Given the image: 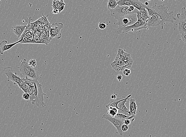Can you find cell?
Segmentation results:
<instances>
[{
  "instance_id": "cell-24",
  "label": "cell",
  "mask_w": 186,
  "mask_h": 137,
  "mask_svg": "<svg viewBox=\"0 0 186 137\" xmlns=\"http://www.w3.org/2000/svg\"><path fill=\"white\" fill-rule=\"evenodd\" d=\"M132 0H120L117 1L118 6L120 7L122 6H132Z\"/></svg>"
},
{
  "instance_id": "cell-30",
  "label": "cell",
  "mask_w": 186,
  "mask_h": 137,
  "mask_svg": "<svg viewBox=\"0 0 186 137\" xmlns=\"http://www.w3.org/2000/svg\"><path fill=\"white\" fill-rule=\"evenodd\" d=\"M99 28L101 30L105 29L107 27L106 24L104 22H101L99 23L98 25Z\"/></svg>"
},
{
  "instance_id": "cell-35",
  "label": "cell",
  "mask_w": 186,
  "mask_h": 137,
  "mask_svg": "<svg viewBox=\"0 0 186 137\" xmlns=\"http://www.w3.org/2000/svg\"><path fill=\"white\" fill-rule=\"evenodd\" d=\"M52 12L54 14H58L60 13V12L58 8H53Z\"/></svg>"
},
{
  "instance_id": "cell-9",
  "label": "cell",
  "mask_w": 186,
  "mask_h": 137,
  "mask_svg": "<svg viewBox=\"0 0 186 137\" xmlns=\"http://www.w3.org/2000/svg\"><path fill=\"white\" fill-rule=\"evenodd\" d=\"M128 6H117L114 9H109L111 13V16L113 17H122L127 15L132 14L129 12Z\"/></svg>"
},
{
  "instance_id": "cell-11",
  "label": "cell",
  "mask_w": 186,
  "mask_h": 137,
  "mask_svg": "<svg viewBox=\"0 0 186 137\" xmlns=\"http://www.w3.org/2000/svg\"><path fill=\"white\" fill-rule=\"evenodd\" d=\"M22 41L21 40H20L19 41H17L14 43L11 44H7L8 41L5 40L3 41L0 43V54L1 55H3L5 51H8L10 50L15 45H17L19 43H21Z\"/></svg>"
},
{
  "instance_id": "cell-17",
  "label": "cell",
  "mask_w": 186,
  "mask_h": 137,
  "mask_svg": "<svg viewBox=\"0 0 186 137\" xmlns=\"http://www.w3.org/2000/svg\"><path fill=\"white\" fill-rule=\"evenodd\" d=\"M178 28L181 36L185 35L186 34V21L179 20L178 22Z\"/></svg>"
},
{
  "instance_id": "cell-32",
  "label": "cell",
  "mask_w": 186,
  "mask_h": 137,
  "mask_svg": "<svg viewBox=\"0 0 186 137\" xmlns=\"http://www.w3.org/2000/svg\"><path fill=\"white\" fill-rule=\"evenodd\" d=\"M129 127L128 126L126 125L125 124H123L121 127V130L123 132H126L127 131L129 130Z\"/></svg>"
},
{
  "instance_id": "cell-20",
  "label": "cell",
  "mask_w": 186,
  "mask_h": 137,
  "mask_svg": "<svg viewBox=\"0 0 186 137\" xmlns=\"http://www.w3.org/2000/svg\"><path fill=\"white\" fill-rule=\"evenodd\" d=\"M139 12L140 13L141 17L143 20L146 21L149 18L148 11L145 8H142L140 11H139Z\"/></svg>"
},
{
  "instance_id": "cell-31",
  "label": "cell",
  "mask_w": 186,
  "mask_h": 137,
  "mask_svg": "<svg viewBox=\"0 0 186 137\" xmlns=\"http://www.w3.org/2000/svg\"><path fill=\"white\" fill-rule=\"evenodd\" d=\"M123 75H125V76H128L130 75L131 74V70L130 69L126 68L124 69L123 71Z\"/></svg>"
},
{
  "instance_id": "cell-33",
  "label": "cell",
  "mask_w": 186,
  "mask_h": 137,
  "mask_svg": "<svg viewBox=\"0 0 186 137\" xmlns=\"http://www.w3.org/2000/svg\"><path fill=\"white\" fill-rule=\"evenodd\" d=\"M23 98L25 100H29L30 98V95L28 93H25L23 95Z\"/></svg>"
},
{
  "instance_id": "cell-2",
  "label": "cell",
  "mask_w": 186,
  "mask_h": 137,
  "mask_svg": "<svg viewBox=\"0 0 186 137\" xmlns=\"http://www.w3.org/2000/svg\"><path fill=\"white\" fill-rule=\"evenodd\" d=\"M115 18L117 20L115 24L119 27L115 31L117 34H120L123 29L132 26L138 21L137 14L127 15L122 17H116Z\"/></svg>"
},
{
  "instance_id": "cell-19",
  "label": "cell",
  "mask_w": 186,
  "mask_h": 137,
  "mask_svg": "<svg viewBox=\"0 0 186 137\" xmlns=\"http://www.w3.org/2000/svg\"><path fill=\"white\" fill-rule=\"evenodd\" d=\"M132 6L135 8L138 11H140L142 8H145V5L138 0H132Z\"/></svg>"
},
{
  "instance_id": "cell-1",
  "label": "cell",
  "mask_w": 186,
  "mask_h": 137,
  "mask_svg": "<svg viewBox=\"0 0 186 137\" xmlns=\"http://www.w3.org/2000/svg\"><path fill=\"white\" fill-rule=\"evenodd\" d=\"M145 8L148 11L149 15L151 16L157 15L161 20L160 26L162 29H164L165 23L166 22L173 23L176 19L174 16V12L173 11L168 12V8L167 6L161 5L153 6H146Z\"/></svg>"
},
{
  "instance_id": "cell-13",
  "label": "cell",
  "mask_w": 186,
  "mask_h": 137,
  "mask_svg": "<svg viewBox=\"0 0 186 137\" xmlns=\"http://www.w3.org/2000/svg\"><path fill=\"white\" fill-rule=\"evenodd\" d=\"M27 27L26 25H16L13 26L11 28V31L17 36L18 38H20L23 34L24 32Z\"/></svg>"
},
{
  "instance_id": "cell-18",
  "label": "cell",
  "mask_w": 186,
  "mask_h": 137,
  "mask_svg": "<svg viewBox=\"0 0 186 137\" xmlns=\"http://www.w3.org/2000/svg\"><path fill=\"white\" fill-rule=\"evenodd\" d=\"M30 79H33V80H39L40 77L39 75V72L37 69L32 68L31 69V72L29 74L28 77Z\"/></svg>"
},
{
  "instance_id": "cell-29",
  "label": "cell",
  "mask_w": 186,
  "mask_h": 137,
  "mask_svg": "<svg viewBox=\"0 0 186 137\" xmlns=\"http://www.w3.org/2000/svg\"><path fill=\"white\" fill-rule=\"evenodd\" d=\"M29 65L31 68H35L36 65V59H31L30 60L29 62Z\"/></svg>"
},
{
  "instance_id": "cell-5",
  "label": "cell",
  "mask_w": 186,
  "mask_h": 137,
  "mask_svg": "<svg viewBox=\"0 0 186 137\" xmlns=\"http://www.w3.org/2000/svg\"><path fill=\"white\" fill-rule=\"evenodd\" d=\"M3 70L7 77L8 81H12L14 85L18 87L23 82V80L22 78L14 73V70L12 67L8 66L5 68Z\"/></svg>"
},
{
  "instance_id": "cell-36",
  "label": "cell",
  "mask_w": 186,
  "mask_h": 137,
  "mask_svg": "<svg viewBox=\"0 0 186 137\" xmlns=\"http://www.w3.org/2000/svg\"><path fill=\"white\" fill-rule=\"evenodd\" d=\"M122 79V75H121L119 74V75H117L116 79L119 82H120L121 81Z\"/></svg>"
},
{
  "instance_id": "cell-40",
  "label": "cell",
  "mask_w": 186,
  "mask_h": 137,
  "mask_svg": "<svg viewBox=\"0 0 186 137\" xmlns=\"http://www.w3.org/2000/svg\"><path fill=\"white\" fill-rule=\"evenodd\" d=\"M144 5H145V6H148V5H149V3H148L147 2H146Z\"/></svg>"
},
{
  "instance_id": "cell-38",
  "label": "cell",
  "mask_w": 186,
  "mask_h": 137,
  "mask_svg": "<svg viewBox=\"0 0 186 137\" xmlns=\"http://www.w3.org/2000/svg\"><path fill=\"white\" fill-rule=\"evenodd\" d=\"M41 33L40 32V31H36V32H35V35L37 36H40V35H41Z\"/></svg>"
},
{
  "instance_id": "cell-6",
  "label": "cell",
  "mask_w": 186,
  "mask_h": 137,
  "mask_svg": "<svg viewBox=\"0 0 186 137\" xmlns=\"http://www.w3.org/2000/svg\"><path fill=\"white\" fill-rule=\"evenodd\" d=\"M147 28V26L146 21L142 19H138L137 22L134 24L123 29L121 31V34L127 33L129 31L135 32L139 30Z\"/></svg>"
},
{
  "instance_id": "cell-12",
  "label": "cell",
  "mask_w": 186,
  "mask_h": 137,
  "mask_svg": "<svg viewBox=\"0 0 186 137\" xmlns=\"http://www.w3.org/2000/svg\"><path fill=\"white\" fill-rule=\"evenodd\" d=\"M147 26L149 27H156L160 25L161 20L157 15L151 16L146 21Z\"/></svg>"
},
{
  "instance_id": "cell-7",
  "label": "cell",
  "mask_w": 186,
  "mask_h": 137,
  "mask_svg": "<svg viewBox=\"0 0 186 137\" xmlns=\"http://www.w3.org/2000/svg\"><path fill=\"white\" fill-rule=\"evenodd\" d=\"M64 28L63 24L61 23H54L51 25L50 29V39L56 38L59 39L61 38L62 35L61 33V30Z\"/></svg>"
},
{
  "instance_id": "cell-21",
  "label": "cell",
  "mask_w": 186,
  "mask_h": 137,
  "mask_svg": "<svg viewBox=\"0 0 186 137\" xmlns=\"http://www.w3.org/2000/svg\"><path fill=\"white\" fill-rule=\"evenodd\" d=\"M177 17L179 20L186 21V9L185 7H183L181 9V14H177Z\"/></svg>"
},
{
  "instance_id": "cell-28",
  "label": "cell",
  "mask_w": 186,
  "mask_h": 137,
  "mask_svg": "<svg viewBox=\"0 0 186 137\" xmlns=\"http://www.w3.org/2000/svg\"><path fill=\"white\" fill-rule=\"evenodd\" d=\"M19 87H20V89H22L23 91L24 92L26 91V90H27V89L30 88L29 87L27 84H26L24 81L20 84V85L19 86Z\"/></svg>"
},
{
  "instance_id": "cell-26",
  "label": "cell",
  "mask_w": 186,
  "mask_h": 137,
  "mask_svg": "<svg viewBox=\"0 0 186 137\" xmlns=\"http://www.w3.org/2000/svg\"><path fill=\"white\" fill-rule=\"evenodd\" d=\"M118 6L117 2L115 0H109L108 1L107 8L114 9Z\"/></svg>"
},
{
  "instance_id": "cell-23",
  "label": "cell",
  "mask_w": 186,
  "mask_h": 137,
  "mask_svg": "<svg viewBox=\"0 0 186 137\" xmlns=\"http://www.w3.org/2000/svg\"><path fill=\"white\" fill-rule=\"evenodd\" d=\"M107 113L108 115L112 117H115L117 114L118 113L119 110L115 108L112 107H107Z\"/></svg>"
},
{
  "instance_id": "cell-16",
  "label": "cell",
  "mask_w": 186,
  "mask_h": 137,
  "mask_svg": "<svg viewBox=\"0 0 186 137\" xmlns=\"http://www.w3.org/2000/svg\"><path fill=\"white\" fill-rule=\"evenodd\" d=\"M126 99V97L125 96H122V97L117 98L115 100H112L107 105H105L106 108L108 107H112L115 108L119 110V108L118 107V104L121 102L125 100Z\"/></svg>"
},
{
  "instance_id": "cell-34",
  "label": "cell",
  "mask_w": 186,
  "mask_h": 137,
  "mask_svg": "<svg viewBox=\"0 0 186 137\" xmlns=\"http://www.w3.org/2000/svg\"><path fill=\"white\" fill-rule=\"evenodd\" d=\"M123 123L124 124H126V125L129 126L131 124V119H125L123 120Z\"/></svg>"
},
{
  "instance_id": "cell-10",
  "label": "cell",
  "mask_w": 186,
  "mask_h": 137,
  "mask_svg": "<svg viewBox=\"0 0 186 137\" xmlns=\"http://www.w3.org/2000/svg\"><path fill=\"white\" fill-rule=\"evenodd\" d=\"M19 69V72L22 77V78H25L26 77H28V75L31 72V69L32 68L29 65L28 63L26 61V59H23L21 61L20 65L19 67H17Z\"/></svg>"
},
{
  "instance_id": "cell-14",
  "label": "cell",
  "mask_w": 186,
  "mask_h": 137,
  "mask_svg": "<svg viewBox=\"0 0 186 137\" xmlns=\"http://www.w3.org/2000/svg\"><path fill=\"white\" fill-rule=\"evenodd\" d=\"M129 109L128 112L129 116H135L136 115L137 108L138 105H137L135 100L134 99H131L129 100Z\"/></svg>"
},
{
  "instance_id": "cell-39",
  "label": "cell",
  "mask_w": 186,
  "mask_h": 137,
  "mask_svg": "<svg viewBox=\"0 0 186 137\" xmlns=\"http://www.w3.org/2000/svg\"><path fill=\"white\" fill-rule=\"evenodd\" d=\"M181 37L183 41L184 42H186V34L184 36H181Z\"/></svg>"
},
{
  "instance_id": "cell-22",
  "label": "cell",
  "mask_w": 186,
  "mask_h": 137,
  "mask_svg": "<svg viewBox=\"0 0 186 137\" xmlns=\"http://www.w3.org/2000/svg\"><path fill=\"white\" fill-rule=\"evenodd\" d=\"M22 79L25 83L27 84L33 91L35 89V83L34 80L27 77Z\"/></svg>"
},
{
  "instance_id": "cell-3",
  "label": "cell",
  "mask_w": 186,
  "mask_h": 137,
  "mask_svg": "<svg viewBox=\"0 0 186 137\" xmlns=\"http://www.w3.org/2000/svg\"><path fill=\"white\" fill-rule=\"evenodd\" d=\"M35 83V89L33 94L35 96V105L38 107H45L46 104L44 102V93L42 89V85L40 84L38 80H34Z\"/></svg>"
},
{
  "instance_id": "cell-37",
  "label": "cell",
  "mask_w": 186,
  "mask_h": 137,
  "mask_svg": "<svg viewBox=\"0 0 186 137\" xmlns=\"http://www.w3.org/2000/svg\"><path fill=\"white\" fill-rule=\"evenodd\" d=\"M111 99H112V100H115L117 99V94L116 93H114L113 94H112L111 96Z\"/></svg>"
},
{
  "instance_id": "cell-8",
  "label": "cell",
  "mask_w": 186,
  "mask_h": 137,
  "mask_svg": "<svg viewBox=\"0 0 186 137\" xmlns=\"http://www.w3.org/2000/svg\"><path fill=\"white\" fill-rule=\"evenodd\" d=\"M102 118L106 119L108 121L110 122V123L114 125V126L116 128L118 132L121 136L123 134L122 131L121 130V127L122 125L124 124L123 120L121 119H117L115 117H112L107 114H105L103 115Z\"/></svg>"
},
{
  "instance_id": "cell-25",
  "label": "cell",
  "mask_w": 186,
  "mask_h": 137,
  "mask_svg": "<svg viewBox=\"0 0 186 137\" xmlns=\"http://www.w3.org/2000/svg\"><path fill=\"white\" fill-rule=\"evenodd\" d=\"M134 117H135V116H129L125 115V114H120V113H117L115 116V117L117 118V119H121V120H123L126 119H132Z\"/></svg>"
},
{
  "instance_id": "cell-15",
  "label": "cell",
  "mask_w": 186,
  "mask_h": 137,
  "mask_svg": "<svg viewBox=\"0 0 186 137\" xmlns=\"http://www.w3.org/2000/svg\"><path fill=\"white\" fill-rule=\"evenodd\" d=\"M131 96V95H129V96L126 97V99L125 100L121 102L118 104V107L119 108V111L122 112V114H125V115H128V116H129L128 112H129V110L126 106L125 104L127 102V100H129V98H130Z\"/></svg>"
},
{
  "instance_id": "cell-4",
  "label": "cell",
  "mask_w": 186,
  "mask_h": 137,
  "mask_svg": "<svg viewBox=\"0 0 186 137\" xmlns=\"http://www.w3.org/2000/svg\"><path fill=\"white\" fill-rule=\"evenodd\" d=\"M110 66L117 72L123 71L124 69L130 68L127 65L124 60L122 59L120 50H118L117 53L115 56V60L111 62Z\"/></svg>"
},
{
  "instance_id": "cell-27",
  "label": "cell",
  "mask_w": 186,
  "mask_h": 137,
  "mask_svg": "<svg viewBox=\"0 0 186 137\" xmlns=\"http://www.w3.org/2000/svg\"><path fill=\"white\" fill-rule=\"evenodd\" d=\"M32 43L44 44L40 38L35 35H33Z\"/></svg>"
}]
</instances>
